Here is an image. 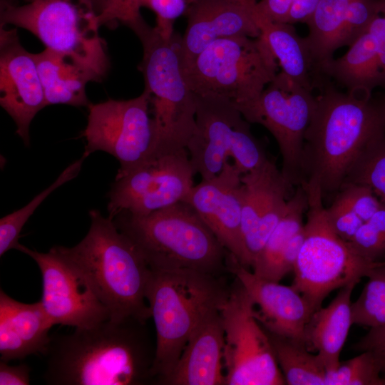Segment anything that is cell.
<instances>
[{"mask_svg":"<svg viewBox=\"0 0 385 385\" xmlns=\"http://www.w3.org/2000/svg\"><path fill=\"white\" fill-rule=\"evenodd\" d=\"M24 1H26V2L28 3V2H31V1H33L34 0H24Z\"/></svg>","mask_w":385,"mask_h":385,"instance_id":"47","label":"cell"},{"mask_svg":"<svg viewBox=\"0 0 385 385\" xmlns=\"http://www.w3.org/2000/svg\"><path fill=\"white\" fill-rule=\"evenodd\" d=\"M382 99H383L384 103L385 105V96L382 98Z\"/></svg>","mask_w":385,"mask_h":385,"instance_id":"48","label":"cell"},{"mask_svg":"<svg viewBox=\"0 0 385 385\" xmlns=\"http://www.w3.org/2000/svg\"><path fill=\"white\" fill-rule=\"evenodd\" d=\"M346 183L369 187L385 205V131L361 153L348 173Z\"/></svg>","mask_w":385,"mask_h":385,"instance_id":"32","label":"cell"},{"mask_svg":"<svg viewBox=\"0 0 385 385\" xmlns=\"http://www.w3.org/2000/svg\"><path fill=\"white\" fill-rule=\"evenodd\" d=\"M316 103L314 92L279 71L256 99L234 104L247 121L263 125L273 135L282 158L281 171L292 185L304 181V139Z\"/></svg>","mask_w":385,"mask_h":385,"instance_id":"10","label":"cell"},{"mask_svg":"<svg viewBox=\"0 0 385 385\" xmlns=\"http://www.w3.org/2000/svg\"><path fill=\"white\" fill-rule=\"evenodd\" d=\"M43 375L51 385H141L154 382L155 355L146 322L108 319L51 337Z\"/></svg>","mask_w":385,"mask_h":385,"instance_id":"1","label":"cell"},{"mask_svg":"<svg viewBox=\"0 0 385 385\" xmlns=\"http://www.w3.org/2000/svg\"><path fill=\"white\" fill-rule=\"evenodd\" d=\"M0 361V385H28L30 384L31 369L25 364L8 365Z\"/></svg>","mask_w":385,"mask_h":385,"instance_id":"44","label":"cell"},{"mask_svg":"<svg viewBox=\"0 0 385 385\" xmlns=\"http://www.w3.org/2000/svg\"><path fill=\"white\" fill-rule=\"evenodd\" d=\"M113 220L150 270L190 269L215 275L229 272L230 252L184 201L145 216L120 212Z\"/></svg>","mask_w":385,"mask_h":385,"instance_id":"5","label":"cell"},{"mask_svg":"<svg viewBox=\"0 0 385 385\" xmlns=\"http://www.w3.org/2000/svg\"><path fill=\"white\" fill-rule=\"evenodd\" d=\"M349 46L342 57L321 64L323 75L357 95L370 96L376 88H385V0L369 26Z\"/></svg>","mask_w":385,"mask_h":385,"instance_id":"21","label":"cell"},{"mask_svg":"<svg viewBox=\"0 0 385 385\" xmlns=\"http://www.w3.org/2000/svg\"><path fill=\"white\" fill-rule=\"evenodd\" d=\"M195 175L187 149L158 155L115 178L108 192V217L145 216L183 201Z\"/></svg>","mask_w":385,"mask_h":385,"instance_id":"13","label":"cell"},{"mask_svg":"<svg viewBox=\"0 0 385 385\" xmlns=\"http://www.w3.org/2000/svg\"><path fill=\"white\" fill-rule=\"evenodd\" d=\"M266 332L286 384L324 385L326 369L304 342Z\"/></svg>","mask_w":385,"mask_h":385,"instance_id":"27","label":"cell"},{"mask_svg":"<svg viewBox=\"0 0 385 385\" xmlns=\"http://www.w3.org/2000/svg\"><path fill=\"white\" fill-rule=\"evenodd\" d=\"M0 5V25L28 30L46 48L72 58L98 81L106 76L110 63L92 0H34L21 6L1 0Z\"/></svg>","mask_w":385,"mask_h":385,"instance_id":"8","label":"cell"},{"mask_svg":"<svg viewBox=\"0 0 385 385\" xmlns=\"http://www.w3.org/2000/svg\"><path fill=\"white\" fill-rule=\"evenodd\" d=\"M293 0H260L256 9L259 13L274 22L287 23Z\"/></svg>","mask_w":385,"mask_h":385,"instance_id":"43","label":"cell"},{"mask_svg":"<svg viewBox=\"0 0 385 385\" xmlns=\"http://www.w3.org/2000/svg\"><path fill=\"white\" fill-rule=\"evenodd\" d=\"M0 104L16 124V133L29 145V125L47 106L34 53L21 44L16 28L0 25Z\"/></svg>","mask_w":385,"mask_h":385,"instance_id":"16","label":"cell"},{"mask_svg":"<svg viewBox=\"0 0 385 385\" xmlns=\"http://www.w3.org/2000/svg\"><path fill=\"white\" fill-rule=\"evenodd\" d=\"M380 262H381L382 263L385 264V258H384L383 260L380 261Z\"/></svg>","mask_w":385,"mask_h":385,"instance_id":"49","label":"cell"},{"mask_svg":"<svg viewBox=\"0 0 385 385\" xmlns=\"http://www.w3.org/2000/svg\"><path fill=\"white\" fill-rule=\"evenodd\" d=\"M129 28L143 48L138 68L153 113L152 158L186 149L196 126L197 97L183 73L181 36H164L143 18Z\"/></svg>","mask_w":385,"mask_h":385,"instance_id":"6","label":"cell"},{"mask_svg":"<svg viewBox=\"0 0 385 385\" xmlns=\"http://www.w3.org/2000/svg\"><path fill=\"white\" fill-rule=\"evenodd\" d=\"M354 349L360 352H371L378 360L385 379V324L370 328L368 333L354 346Z\"/></svg>","mask_w":385,"mask_h":385,"instance_id":"42","label":"cell"},{"mask_svg":"<svg viewBox=\"0 0 385 385\" xmlns=\"http://www.w3.org/2000/svg\"><path fill=\"white\" fill-rule=\"evenodd\" d=\"M241 182L242 231L252 265L286 214L292 185L270 158L242 174Z\"/></svg>","mask_w":385,"mask_h":385,"instance_id":"17","label":"cell"},{"mask_svg":"<svg viewBox=\"0 0 385 385\" xmlns=\"http://www.w3.org/2000/svg\"><path fill=\"white\" fill-rule=\"evenodd\" d=\"M307 209V195L302 185L288 200V209L254 259L252 272L268 279L272 270L289 240L304 227L303 214Z\"/></svg>","mask_w":385,"mask_h":385,"instance_id":"29","label":"cell"},{"mask_svg":"<svg viewBox=\"0 0 385 385\" xmlns=\"http://www.w3.org/2000/svg\"><path fill=\"white\" fill-rule=\"evenodd\" d=\"M47 106H88L86 85L96 76L72 58L46 48L34 53Z\"/></svg>","mask_w":385,"mask_h":385,"instance_id":"26","label":"cell"},{"mask_svg":"<svg viewBox=\"0 0 385 385\" xmlns=\"http://www.w3.org/2000/svg\"><path fill=\"white\" fill-rule=\"evenodd\" d=\"M87 156L83 154L80 159L68 166L51 185L34 197L26 205L1 218L0 256H3L10 250H19L21 245L19 242L20 233L29 218L53 191L77 176Z\"/></svg>","mask_w":385,"mask_h":385,"instance_id":"30","label":"cell"},{"mask_svg":"<svg viewBox=\"0 0 385 385\" xmlns=\"http://www.w3.org/2000/svg\"><path fill=\"white\" fill-rule=\"evenodd\" d=\"M257 0H195L186 11L187 28L181 37L183 67L213 41L227 37L258 38Z\"/></svg>","mask_w":385,"mask_h":385,"instance_id":"19","label":"cell"},{"mask_svg":"<svg viewBox=\"0 0 385 385\" xmlns=\"http://www.w3.org/2000/svg\"><path fill=\"white\" fill-rule=\"evenodd\" d=\"M223 275L190 269L153 270L145 297L155 328L153 381L163 384L191 334L230 292Z\"/></svg>","mask_w":385,"mask_h":385,"instance_id":"4","label":"cell"},{"mask_svg":"<svg viewBox=\"0 0 385 385\" xmlns=\"http://www.w3.org/2000/svg\"><path fill=\"white\" fill-rule=\"evenodd\" d=\"M359 282L341 287L331 303L316 310L307 324L306 345L317 351L327 372L334 370L340 362V353L353 324L351 297Z\"/></svg>","mask_w":385,"mask_h":385,"instance_id":"25","label":"cell"},{"mask_svg":"<svg viewBox=\"0 0 385 385\" xmlns=\"http://www.w3.org/2000/svg\"><path fill=\"white\" fill-rule=\"evenodd\" d=\"M324 385H385V379L376 358L364 351L326 372Z\"/></svg>","mask_w":385,"mask_h":385,"instance_id":"33","label":"cell"},{"mask_svg":"<svg viewBox=\"0 0 385 385\" xmlns=\"http://www.w3.org/2000/svg\"><path fill=\"white\" fill-rule=\"evenodd\" d=\"M235 279L220 309L225 337V384H286L267 333L255 317L254 303Z\"/></svg>","mask_w":385,"mask_h":385,"instance_id":"11","label":"cell"},{"mask_svg":"<svg viewBox=\"0 0 385 385\" xmlns=\"http://www.w3.org/2000/svg\"><path fill=\"white\" fill-rule=\"evenodd\" d=\"M383 0H351L339 40L340 47L349 46L371 24Z\"/></svg>","mask_w":385,"mask_h":385,"instance_id":"36","label":"cell"},{"mask_svg":"<svg viewBox=\"0 0 385 385\" xmlns=\"http://www.w3.org/2000/svg\"><path fill=\"white\" fill-rule=\"evenodd\" d=\"M227 265L251 297L255 317L266 331L305 343V329L314 312L299 292L255 275L230 253Z\"/></svg>","mask_w":385,"mask_h":385,"instance_id":"18","label":"cell"},{"mask_svg":"<svg viewBox=\"0 0 385 385\" xmlns=\"http://www.w3.org/2000/svg\"><path fill=\"white\" fill-rule=\"evenodd\" d=\"M260 36L265 40L282 73L308 90L320 91L328 83L305 37L299 36L293 24L274 22L255 9Z\"/></svg>","mask_w":385,"mask_h":385,"instance_id":"24","label":"cell"},{"mask_svg":"<svg viewBox=\"0 0 385 385\" xmlns=\"http://www.w3.org/2000/svg\"><path fill=\"white\" fill-rule=\"evenodd\" d=\"M304 240V227L287 243L281 253L268 280L279 282L287 273L293 271Z\"/></svg>","mask_w":385,"mask_h":385,"instance_id":"41","label":"cell"},{"mask_svg":"<svg viewBox=\"0 0 385 385\" xmlns=\"http://www.w3.org/2000/svg\"><path fill=\"white\" fill-rule=\"evenodd\" d=\"M87 235L72 247L58 246L61 252L86 277L108 309L109 319L151 318L145 293L150 269L130 240L114 221L97 210L89 212Z\"/></svg>","mask_w":385,"mask_h":385,"instance_id":"3","label":"cell"},{"mask_svg":"<svg viewBox=\"0 0 385 385\" xmlns=\"http://www.w3.org/2000/svg\"><path fill=\"white\" fill-rule=\"evenodd\" d=\"M301 185L307 195V220L292 286L314 312L330 292L352 281H360L378 262L358 255L335 232L323 204L319 182L309 179Z\"/></svg>","mask_w":385,"mask_h":385,"instance_id":"7","label":"cell"},{"mask_svg":"<svg viewBox=\"0 0 385 385\" xmlns=\"http://www.w3.org/2000/svg\"><path fill=\"white\" fill-rule=\"evenodd\" d=\"M366 277L359 297L351 303L352 323L374 328L385 324V264L378 262Z\"/></svg>","mask_w":385,"mask_h":385,"instance_id":"31","label":"cell"},{"mask_svg":"<svg viewBox=\"0 0 385 385\" xmlns=\"http://www.w3.org/2000/svg\"><path fill=\"white\" fill-rule=\"evenodd\" d=\"M350 1L320 0L307 24L309 34L305 38L319 67L333 58L334 52L340 48V36Z\"/></svg>","mask_w":385,"mask_h":385,"instance_id":"28","label":"cell"},{"mask_svg":"<svg viewBox=\"0 0 385 385\" xmlns=\"http://www.w3.org/2000/svg\"><path fill=\"white\" fill-rule=\"evenodd\" d=\"M320 0H293L287 23L307 24Z\"/></svg>","mask_w":385,"mask_h":385,"instance_id":"45","label":"cell"},{"mask_svg":"<svg viewBox=\"0 0 385 385\" xmlns=\"http://www.w3.org/2000/svg\"><path fill=\"white\" fill-rule=\"evenodd\" d=\"M196 97V126L186 149L195 173L209 179L222 170L230 156L235 128L243 116L227 98Z\"/></svg>","mask_w":385,"mask_h":385,"instance_id":"20","label":"cell"},{"mask_svg":"<svg viewBox=\"0 0 385 385\" xmlns=\"http://www.w3.org/2000/svg\"><path fill=\"white\" fill-rule=\"evenodd\" d=\"M241 176L227 160L217 175L202 179L183 201L196 211L223 247L249 268L252 259L242 231Z\"/></svg>","mask_w":385,"mask_h":385,"instance_id":"15","label":"cell"},{"mask_svg":"<svg viewBox=\"0 0 385 385\" xmlns=\"http://www.w3.org/2000/svg\"><path fill=\"white\" fill-rule=\"evenodd\" d=\"M135 6L140 10L145 6L156 15L155 28L163 35L172 36L173 24L181 15L186 14L189 4L187 0H132Z\"/></svg>","mask_w":385,"mask_h":385,"instance_id":"38","label":"cell"},{"mask_svg":"<svg viewBox=\"0 0 385 385\" xmlns=\"http://www.w3.org/2000/svg\"><path fill=\"white\" fill-rule=\"evenodd\" d=\"M230 156L240 173L245 174L262 165L268 158L259 141L250 130V123L244 117L237 123Z\"/></svg>","mask_w":385,"mask_h":385,"instance_id":"35","label":"cell"},{"mask_svg":"<svg viewBox=\"0 0 385 385\" xmlns=\"http://www.w3.org/2000/svg\"><path fill=\"white\" fill-rule=\"evenodd\" d=\"M183 68L196 95L217 96L234 104L256 99L279 72L276 59L260 36L217 39Z\"/></svg>","mask_w":385,"mask_h":385,"instance_id":"9","label":"cell"},{"mask_svg":"<svg viewBox=\"0 0 385 385\" xmlns=\"http://www.w3.org/2000/svg\"><path fill=\"white\" fill-rule=\"evenodd\" d=\"M339 191L337 197L346 204L364 222L384 206L372 189L365 185L346 183Z\"/></svg>","mask_w":385,"mask_h":385,"instance_id":"37","label":"cell"},{"mask_svg":"<svg viewBox=\"0 0 385 385\" xmlns=\"http://www.w3.org/2000/svg\"><path fill=\"white\" fill-rule=\"evenodd\" d=\"M18 250L38 266L42 277L40 301L53 325L86 328L109 319L108 309L88 279L58 246L39 252L21 245Z\"/></svg>","mask_w":385,"mask_h":385,"instance_id":"14","label":"cell"},{"mask_svg":"<svg viewBox=\"0 0 385 385\" xmlns=\"http://www.w3.org/2000/svg\"><path fill=\"white\" fill-rule=\"evenodd\" d=\"M348 243L354 252L365 260H383L385 258V207L379 209L364 222Z\"/></svg>","mask_w":385,"mask_h":385,"instance_id":"34","label":"cell"},{"mask_svg":"<svg viewBox=\"0 0 385 385\" xmlns=\"http://www.w3.org/2000/svg\"><path fill=\"white\" fill-rule=\"evenodd\" d=\"M187 1H188V4H189V5H190V4L192 2H193L195 0H187Z\"/></svg>","mask_w":385,"mask_h":385,"instance_id":"46","label":"cell"},{"mask_svg":"<svg viewBox=\"0 0 385 385\" xmlns=\"http://www.w3.org/2000/svg\"><path fill=\"white\" fill-rule=\"evenodd\" d=\"M101 26L111 27L120 22L125 26L140 19V10L133 4L132 0H92Z\"/></svg>","mask_w":385,"mask_h":385,"instance_id":"39","label":"cell"},{"mask_svg":"<svg viewBox=\"0 0 385 385\" xmlns=\"http://www.w3.org/2000/svg\"><path fill=\"white\" fill-rule=\"evenodd\" d=\"M224 329L220 310L208 314L190 337L163 384H225Z\"/></svg>","mask_w":385,"mask_h":385,"instance_id":"22","label":"cell"},{"mask_svg":"<svg viewBox=\"0 0 385 385\" xmlns=\"http://www.w3.org/2000/svg\"><path fill=\"white\" fill-rule=\"evenodd\" d=\"M88 108V123L82 133L86 140L85 155L101 150L114 156L120 163L115 178L153 157L154 128L145 90L132 99H110L90 103Z\"/></svg>","mask_w":385,"mask_h":385,"instance_id":"12","label":"cell"},{"mask_svg":"<svg viewBox=\"0 0 385 385\" xmlns=\"http://www.w3.org/2000/svg\"><path fill=\"white\" fill-rule=\"evenodd\" d=\"M53 326L41 301L19 302L0 291V361L23 359L32 354H44Z\"/></svg>","mask_w":385,"mask_h":385,"instance_id":"23","label":"cell"},{"mask_svg":"<svg viewBox=\"0 0 385 385\" xmlns=\"http://www.w3.org/2000/svg\"><path fill=\"white\" fill-rule=\"evenodd\" d=\"M329 220L335 232L349 242L364 222L350 207L338 197L327 208Z\"/></svg>","mask_w":385,"mask_h":385,"instance_id":"40","label":"cell"},{"mask_svg":"<svg viewBox=\"0 0 385 385\" xmlns=\"http://www.w3.org/2000/svg\"><path fill=\"white\" fill-rule=\"evenodd\" d=\"M384 131L382 98L342 93L327 85L317 96L304 135L303 182L317 180L323 195L339 191L361 153Z\"/></svg>","mask_w":385,"mask_h":385,"instance_id":"2","label":"cell"}]
</instances>
